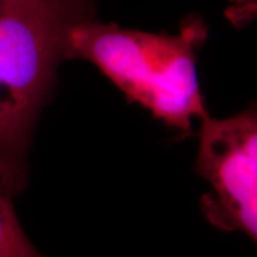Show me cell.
<instances>
[{"label": "cell", "instance_id": "6da1fadb", "mask_svg": "<svg viewBox=\"0 0 257 257\" xmlns=\"http://www.w3.org/2000/svg\"><path fill=\"white\" fill-rule=\"evenodd\" d=\"M206 39L207 26L199 16L186 18L176 35H166L101 23L94 15L69 29L64 59L94 64L128 100L190 135L193 120L207 113L196 67Z\"/></svg>", "mask_w": 257, "mask_h": 257}, {"label": "cell", "instance_id": "7a4b0ae2", "mask_svg": "<svg viewBox=\"0 0 257 257\" xmlns=\"http://www.w3.org/2000/svg\"><path fill=\"white\" fill-rule=\"evenodd\" d=\"M92 0H0V152L23 162L40 107L64 59L69 29Z\"/></svg>", "mask_w": 257, "mask_h": 257}, {"label": "cell", "instance_id": "3957f363", "mask_svg": "<svg viewBox=\"0 0 257 257\" xmlns=\"http://www.w3.org/2000/svg\"><path fill=\"white\" fill-rule=\"evenodd\" d=\"M196 170L209 186L203 216L223 231L257 237V114L254 107L214 119H200Z\"/></svg>", "mask_w": 257, "mask_h": 257}, {"label": "cell", "instance_id": "277c9868", "mask_svg": "<svg viewBox=\"0 0 257 257\" xmlns=\"http://www.w3.org/2000/svg\"><path fill=\"white\" fill-rule=\"evenodd\" d=\"M22 163L0 152V257H46L29 239L16 210L26 177Z\"/></svg>", "mask_w": 257, "mask_h": 257}]
</instances>
